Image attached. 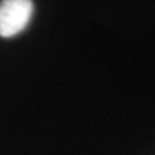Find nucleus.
<instances>
[{"label": "nucleus", "instance_id": "obj_1", "mask_svg": "<svg viewBox=\"0 0 155 155\" xmlns=\"http://www.w3.org/2000/svg\"><path fill=\"white\" fill-rule=\"evenodd\" d=\"M34 13L31 0L0 2V36L12 38L23 31Z\"/></svg>", "mask_w": 155, "mask_h": 155}]
</instances>
